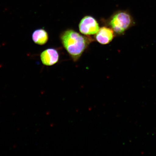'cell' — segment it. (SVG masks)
Wrapping results in <instances>:
<instances>
[{"instance_id":"obj_2","label":"cell","mask_w":156,"mask_h":156,"mask_svg":"<svg viewBox=\"0 0 156 156\" xmlns=\"http://www.w3.org/2000/svg\"><path fill=\"white\" fill-rule=\"evenodd\" d=\"M108 25L118 36L123 35L128 29L135 25V22L128 12L120 11L114 13L108 20Z\"/></svg>"},{"instance_id":"obj_5","label":"cell","mask_w":156,"mask_h":156,"mask_svg":"<svg viewBox=\"0 0 156 156\" xmlns=\"http://www.w3.org/2000/svg\"><path fill=\"white\" fill-rule=\"evenodd\" d=\"M115 35L112 29L103 27L99 29L96 34L95 38L99 43L102 44H106L112 41Z\"/></svg>"},{"instance_id":"obj_3","label":"cell","mask_w":156,"mask_h":156,"mask_svg":"<svg viewBox=\"0 0 156 156\" xmlns=\"http://www.w3.org/2000/svg\"><path fill=\"white\" fill-rule=\"evenodd\" d=\"M79 26L80 32L87 36L96 34L100 29L96 20L90 16L84 17Z\"/></svg>"},{"instance_id":"obj_1","label":"cell","mask_w":156,"mask_h":156,"mask_svg":"<svg viewBox=\"0 0 156 156\" xmlns=\"http://www.w3.org/2000/svg\"><path fill=\"white\" fill-rule=\"evenodd\" d=\"M62 44L74 61L81 57L92 41L90 37L82 35L72 29H68L60 36Z\"/></svg>"},{"instance_id":"obj_6","label":"cell","mask_w":156,"mask_h":156,"mask_svg":"<svg viewBox=\"0 0 156 156\" xmlns=\"http://www.w3.org/2000/svg\"><path fill=\"white\" fill-rule=\"evenodd\" d=\"M32 38L35 44L42 45L48 41V34L44 29H38L35 30L33 33Z\"/></svg>"},{"instance_id":"obj_4","label":"cell","mask_w":156,"mask_h":156,"mask_svg":"<svg viewBox=\"0 0 156 156\" xmlns=\"http://www.w3.org/2000/svg\"><path fill=\"white\" fill-rule=\"evenodd\" d=\"M40 57L43 64L47 66H51L58 62L59 54L55 49L49 48L42 52Z\"/></svg>"}]
</instances>
